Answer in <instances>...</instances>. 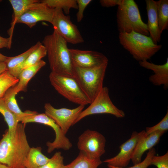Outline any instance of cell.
Instances as JSON below:
<instances>
[{"label":"cell","instance_id":"1","mask_svg":"<svg viewBox=\"0 0 168 168\" xmlns=\"http://www.w3.org/2000/svg\"><path fill=\"white\" fill-rule=\"evenodd\" d=\"M26 124L18 123L14 132L6 130L0 141V163L8 168H26L30 148L25 131Z\"/></svg>","mask_w":168,"mask_h":168},{"label":"cell","instance_id":"2","mask_svg":"<svg viewBox=\"0 0 168 168\" xmlns=\"http://www.w3.org/2000/svg\"><path fill=\"white\" fill-rule=\"evenodd\" d=\"M42 42L46 49L51 72L74 77V66L66 41L54 30Z\"/></svg>","mask_w":168,"mask_h":168},{"label":"cell","instance_id":"3","mask_svg":"<svg viewBox=\"0 0 168 168\" xmlns=\"http://www.w3.org/2000/svg\"><path fill=\"white\" fill-rule=\"evenodd\" d=\"M119 39L123 47L139 62L149 59L162 47L155 44L149 36L134 31L119 33Z\"/></svg>","mask_w":168,"mask_h":168},{"label":"cell","instance_id":"4","mask_svg":"<svg viewBox=\"0 0 168 168\" xmlns=\"http://www.w3.org/2000/svg\"><path fill=\"white\" fill-rule=\"evenodd\" d=\"M116 17L119 33L134 31L149 36L147 24L142 20L138 6L133 0H121L118 6Z\"/></svg>","mask_w":168,"mask_h":168},{"label":"cell","instance_id":"5","mask_svg":"<svg viewBox=\"0 0 168 168\" xmlns=\"http://www.w3.org/2000/svg\"><path fill=\"white\" fill-rule=\"evenodd\" d=\"M108 64L91 68L74 66V77L91 102L103 87Z\"/></svg>","mask_w":168,"mask_h":168},{"label":"cell","instance_id":"6","mask_svg":"<svg viewBox=\"0 0 168 168\" xmlns=\"http://www.w3.org/2000/svg\"><path fill=\"white\" fill-rule=\"evenodd\" d=\"M49 78L57 92L69 101L84 106L91 103L74 77L51 72Z\"/></svg>","mask_w":168,"mask_h":168},{"label":"cell","instance_id":"7","mask_svg":"<svg viewBox=\"0 0 168 168\" xmlns=\"http://www.w3.org/2000/svg\"><path fill=\"white\" fill-rule=\"evenodd\" d=\"M21 123L35 122L50 126L54 130L55 138L52 142H48L47 152L50 153L55 149H62L65 150H69L72 146L69 139L65 136L61 129L55 122L45 113L38 114L36 112L30 111L21 119Z\"/></svg>","mask_w":168,"mask_h":168},{"label":"cell","instance_id":"8","mask_svg":"<svg viewBox=\"0 0 168 168\" xmlns=\"http://www.w3.org/2000/svg\"><path fill=\"white\" fill-rule=\"evenodd\" d=\"M90 105L80 114L74 124L85 117L91 115L108 114L118 118L125 117L124 112L118 108L112 102L110 97L109 89L103 87Z\"/></svg>","mask_w":168,"mask_h":168},{"label":"cell","instance_id":"9","mask_svg":"<svg viewBox=\"0 0 168 168\" xmlns=\"http://www.w3.org/2000/svg\"><path fill=\"white\" fill-rule=\"evenodd\" d=\"M54 30L63 38L67 43L77 44L84 42L77 26L71 21L70 16L64 14L62 10L54 9L52 22Z\"/></svg>","mask_w":168,"mask_h":168},{"label":"cell","instance_id":"10","mask_svg":"<svg viewBox=\"0 0 168 168\" xmlns=\"http://www.w3.org/2000/svg\"><path fill=\"white\" fill-rule=\"evenodd\" d=\"M106 139L101 133L96 131L87 129L79 137L77 147L88 158H100L105 152Z\"/></svg>","mask_w":168,"mask_h":168},{"label":"cell","instance_id":"11","mask_svg":"<svg viewBox=\"0 0 168 168\" xmlns=\"http://www.w3.org/2000/svg\"><path fill=\"white\" fill-rule=\"evenodd\" d=\"M84 107V105H79L73 109H58L54 108L49 103H45L44 105L45 114L55 122L65 135L71 126L74 124Z\"/></svg>","mask_w":168,"mask_h":168},{"label":"cell","instance_id":"12","mask_svg":"<svg viewBox=\"0 0 168 168\" xmlns=\"http://www.w3.org/2000/svg\"><path fill=\"white\" fill-rule=\"evenodd\" d=\"M54 13V9L40 1L36 2L28 8L17 20L16 23L25 24L30 28H32L40 21H46L51 23Z\"/></svg>","mask_w":168,"mask_h":168},{"label":"cell","instance_id":"13","mask_svg":"<svg viewBox=\"0 0 168 168\" xmlns=\"http://www.w3.org/2000/svg\"><path fill=\"white\" fill-rule=\"evenodd\" d=\"M147 133L145 131L133 132L130 138L119 147L120 151L115 156L106 159L104 162L108 165L119 167H126L128 164L136 146L140 139Z\"/></svg>","mask_w":168,"mask_h":168},{"label":"cell","instance_id":"14","mask_svg":"<svg viewBox=\"0 0 168 168\" xmlns=\"http://www.w3.org/2000/svg\"><path fill=\"white\" fill-rule=\"evenodd\" d=\"M73 65L83 68H91L108 63L107 57L100 52L75 49H69Z\"/></svg>","mask_w":168,"mask_h":168},{"label":"cell","instance_id":"15","mask_svg":"<svg viewBox=\"0 0 168 168\" xmlns=\"http://www.w3.org/2000/svg\"><path fill=\"white\" fill-rule=\"evenodd\" d=\"M142 67L153 71L154 74L150 76L149 81L156 86H163L164 89L168 88V58L162 65H157L147 61L139 62Z\"/></svg>","mask_w":168,"mask_h":168},{"label":"cell","instance_id":"16","mask_svg":"<svg viewBox=\"0 0 168 168\" xmlns=\"http://www.w3.org/2000/svg\"><path fill=\"white\" fill-rule=\"evenodd\" d=\"M165 133L162 131L155 132L148 135L146 134L140 139L132 156L131 160L133 165L141 161L143 153L157 144Z\"/></svg>","mask_w":168,"mask_h":168},{"label":"cell","instance_id":"17","mask_svg":"<svg viewBox=\"0 0 168 168\" xmlns=\"http://www.w3.org/2000/svg\"><path fill=\"white\" fill-rule=\"evenodd\" d=\"M145 2L148 17L147 24L149 36L157 44L161 40V34L159 28L156 2L153 0H146Z\"/></svg>","mask_w":168,"mask_h":168},{"label":"cell","instance_id":"18","mask_svg":"<svg viewBox=\"0 0 168 168\" xmlns=\"http://www.w3.org/2000/svg\"><path fill=\"white\" fill-rule=\"evenodd\" d=\"M42 43L39 41L23 53L15 56L8 57L5 62L7 70L12 76L18 78L20 73L19 68L28 56Z\"/></svg>","mask_w":168,"mask_h":168},{"label":"cell","instance_id":"19","mask_svg":"<svg viewBox=\"0 0 168 168\" xmlns=\"http://www.w3.org/2000/svg\"><path fill=\"white\" fill-rule=\"evenodd\" d=\"M45 64V62L41 60L36 64L23 70L19 76L18 82L14 86L16 94L20 91H26L30 80Z\"/></svg>","mask_w":168,"mask_h":168},{"label":"cell","instance_id":"20","mask_svg":"<svg viewBox=\"0 0 168 168\" xmlns=\"http://www.w3.org/2000/svg\"><path fill=\"white\" fill-rule=\"evenodd\" d=\"M13 11V18L11 27L8 31L10 37H12L14 26L17 20L25 12L28 8L38 0H9Z\"/></svg>","mask_w":168,"mask_h":168},{"label":"cell","instance_id":"21","mask_svg":"<svg viewBox=\"0 0 168 168\" xmlns=\"http://www.w3.org/2000/svg\"><path fill=\"white\" fill-rule=\"evenodd\" d=\"M40 147H30L27 157L26 168H40L45 164L49 158L42 152Z\"/></svg>","mask_w":168,"mask_h":168},{"label":"cell","instance_id":"22","mask_svg":"<svg viewBox=\"0 0 168 168\" xmlns=\"http://www.w3.org/2000/svg\"><path fill=\"white\" fill-rule=\"evenodd\" d=\"M102 163L100 158L90 159L80 151L77 158L70 164L65 165V168H97Z\"/></svg>","mask_w":168,"mask_h":168},{"label":"cell","instance_id":"23","mask_svg":"<svg viewBox=\"0 0 168 168\" xmlns=\"http://www.w3.org/2000/svg\"><path fill=\"white\" fill-rule=\"evenodd\" d=\"M14 86L8 89L2 97L5 105L8 108L18 117L19 122L21 118L27 114L26 111L23 112L18 105L15 99V93Z\"/></svg>","mask_w":168,"mask_h":168},{"label":"cell","instance_id":"24","mask_svg":"<svg viewBox=\"0 0 168 168\" xmlns=\"http://www.w3.org/2000/svg\"><path fill=\"white\" fill-rule=\"evenodd\" d=\"M156 2L159 28L161 34L168 28V0H159Z\"/></svg>","mask_w":168,"mask_h":168},{"label":"cell","instance_id":"25","mask_svg":"<svg viewBox=\"0 0 168 168\" xmlns=\"http://www.w3.org/2000/svg\"><path fill=\"white\" fill-rule=\"evenodd\" d=\"M47 55V51L42 44L33 52L21 64L19 68L20 73L23 69L33 66L39 62L41 59Z\"/></svg>","mask_w":168,"mask_h":168},{"label":"cell","instance_id":"26","mask_svg":"<svg viewBox=\"0 0 168 168\" xmlns=\"http://www.w3.org/2000/svg\"><path fill=\"white\" fill-rule=\"evenodd\" d=\"M0 113L3 116L10 132H14L19 122L17 116L12 113L7 107L2 98H0Z\"/></svg>","mask_w":168,"mask_h":168},{"label":"cell","instance_id":"27","mask_svg":"<svg viewBox=\"0 0 168 168\" xmlns=\"http://www.w3.org/2000/svg\"><path fill=\"white\" fill-rule=\"evenodd\" d=\"M40 2L52 9L58 8L62 9L66 15H68L71 9L77 8L76 0H43Z\"/></svg>","mask_w":168,"mask_h":168},{"label":"cell","instance_id":"28","mask_svg":"<svg viewBox=\"0 0 168 168\" xmlns=\"http://www.w3.org/2000/svg\"><path fill=\"white\" fill-rule=\"evenodd\" d=\"M19 79L6 70L0 75V98H2L6 91L18 82Z\"/></svg>","mask_w":168,"mask_h":168},{"label":"cell","instance_id":"29","mask_svg":"<svg viewBox=\"0 0 168 168\" xmlns=\"http://www.w3.org/2000/svg\"><path fill=\"white\" fill-rule=\"evenodd\" d=\"M63 157L60 152H56L49 161L40 168H65Z\"/></svg>","mask_w":168,"mask_h":168},{"label":"cell","instance_id":"30","mask_svg":"<svg viewBox=\"0 0 168 168\" xmlns=\"http://www.w3.org/2000/svg\"><path fill=\"white\" fill-rule=\"evenodd\" d=\"M168 130V112L162 119L155 125L151 127H147L145 132L147 135L156 131L166 132Z\"/></svg>","mask_w":168,"mask_h":168},{"label":"cell","instance_id":"31","mask_svg":"<svg viewBox=\"0 0 168 168\" xmlns=\"http://www.w3.org/2000/svg\"><path fill=\"white\" fill-rule=\"evenodd\" d=\"M156 150L153 147L149 150L145 158L143 161L134 165L133 166L128 167H119L112 166L114 168H147L148 166L151 165L152 159L153 157L156 155Z\"/></svg>","mask_w":168,"mask_h":168},{"label":"cell","instance_id":"32","mask_svg":"<svg viewBox=\"0 0 168 168\" xmlns=\"http://www.w3.org/2000/svg\"><path fill=\"white\" fill-rule=\"evenodd\" d=\"M151 165L157 168H168V152L161 156H154L151 161Z\"/></svg>","mask_w":168,"mask_h":168},{"label":"cell","instance_id":"33","mask_svg":"<svg viewBox=\"0 0 168 168\" xmlns=\"http://www.w3.org/2000/svg\"><path fill=\"white\" fill-rule=\"evenodd\" d=\"M78 11L76 14V19L78 22H81L84 17V12L87 6L92 1L91 0H76Z\"/></svg>","mask_w":168,"mask_h":168},{"label":"cell","instance_id":"34","mask_svg":"<svg viewBox=\"0 0 168 168\" xmlns=\"http://www.w3.org/2000/svg\"><path fill=\"white\" fill-rule=\"evenodd\" d=\"M121 0H100L99 1L101 5L104 7H109L118 6Z\"/></svg>","mask_w":168,"mask_h":168},{"label":"cell","instance_id":"35","mask_svg":"<svg viewBox=\"0 0 168 168\" xmlns=\"http://www.w3.org/2000/svg\"><path fill=\"white\" fill-rule=\"evenodd\" d=\"M12 37L4 38L0 36V49L6 48L10 49L11 47Z\"/></svg>","mask_w":168,"mask_h":168},{"label":"cell","instance_id":"36","mask_svg":"<svg viewBox=\"0 0 168 168\" xmlns=\"http://www.w3.org/2000/svg\"><path fill=\"white\" fill-rule=\"evenodd\" d=\"M7 70L6 63L5 62H0V75Z\"/></svg>","mask_w":168,"mask_h":168},{"label":"cell","instance_id":"37","mask_svg":"<svg viewBox=\"0 0 168 168\" xmlns=\"http://www.w3.org/2000/svg\"><path fill=\"white\" fill-rule=\"evenodd\" d=\"M8 57L5 56L0 53V62H5L7 58Z\"/></svg>","mask_w":168,"mask_h":168},{"label":"cell","instance_id":"38","mask_svg":"<svg viewBox=\"0 0 168 168\" xmlns=\"http://www.w3.org/2000/svg\"><path fill=\"white\" fill-rule=\"evenodd\" d=\"M0 168H8L6 166L0 163Z\"/></svg>","mask_w":168,"mask_h":168},{"label":"cell","instance_id":"39","mask_svg":"<svg viewBox=\"0 0 168 168\" xmlns=\"http://www.w3.org/2000/svg\"><path fill=\"white\" fill-rule=\"evenodd\" d=\"M108 166V168H114L113 166L110 165H107Z\"/></svg>","mask_w":168,"mask_h":168},{"label":"cell","instance_id":"40","mask_svg":"<svg viewBox=\"0 0 168 168\" xmlns=\"http://www.w3.org/2000/svg\"><path fill=\"white\" fill-rule=\"evenodd\" d=\"M2 0H0V2H2Z\"/></svg>","mask_w":168,"mask_h":168}]
</instances>
